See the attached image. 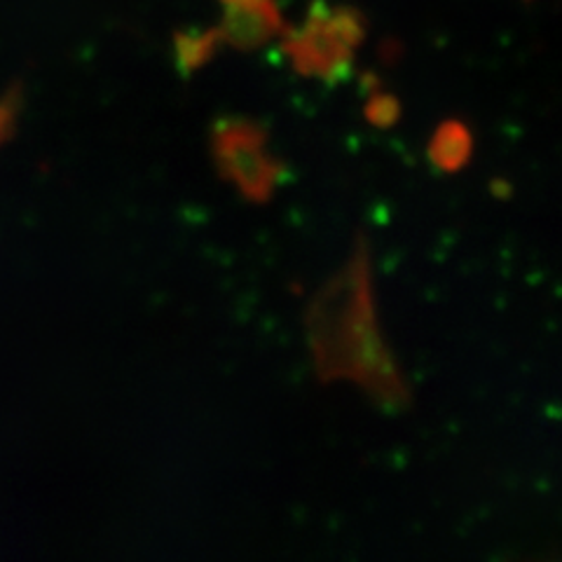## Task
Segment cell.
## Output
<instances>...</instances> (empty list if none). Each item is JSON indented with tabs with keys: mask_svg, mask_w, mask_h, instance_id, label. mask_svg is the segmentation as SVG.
Segmentation results:
<instances>
[{
	"mask_svg": "<svg viewBox=\"0 0 562 562\" xmlns=\"http://www.w3.org/2000/svg\"><path fill=\"white\" fill-rule=\"evenodd\" d=\"M221 45V35L216 29L195 31L188 29L183 33L173 35V55L176 66L183 76H192L195 70L206 66L211 57H216V49Z\"/></svg>",
	"mask_w": 562,
	"mask_h": 562,
	"instance_id": "cell-6",
	"label": "cell"
},
{
	"mask_svg": "<svg viewBox=\"0 0 562 562\" xmlns=\"http://www.w3.org/2000/svg\"><path fill=\"white\" fill-rule=\"evenodd\" d=\"M223 22L216 29L221 43L235 49H258L277 35H284V16L274 0L260 5H223Z\"/></svg>",
	"mask_w": 562,
	"mask_h": 562,
	"instance_id": "cell-4",
	"label": "cell"
},
{
	"mask_svg": "<svg viewBox=\"0 0 562 562\" xmlns=\"http://www.w3.org/2000/svg\"><path fill=\"white\" fill-rule=\"evenodd\" d=\"M305 330L322 382L357 384L382 411L411 406V386L380 328L371 246L363 237L312 297Z\"/></svg>",
	"mask_w": 562,
	"mask_h": 562,
	"instance_id": "cell-1",
	"label": "cell"
},
{
	"mask_svg": "<svg viewBox=\"0 0 562 562\" xmlns=\"http://www.w3.org/2000/svg\"><path fill=\"white\" fill-rule=\"evenodd\" d=\"M211 157L218 176L251 204H268L286 167L270 153L268 130L249 117H221L211 127Z\"/></svg>",
	"mask_w": 562,
	"mask_h": 562,
	"instance_id": "cell-3",
	"label": "cell"
},
{
	"mask_svg": "<svg viewBox=\"0 0 562 562\" xmlns=\"http://www.w3.org/2000/svg\"><path fill=\"white\" fill-rule=\"evenodd\" d=\"M284 55L297 76L340 82L349 76L357 49L366 38L363 16L347 5H312L301 29L284 31Z\"/></svg>",
	"mask_w": 562,
	"mask_h": 562,
	"instance_id": "cell-2",
	"label": "cell"
},
{
	"mask_svg": "<svg viewBox=\"0 0 562 562\" xmlns=\"http://www.w3.org/2000/svg\"><path fill=\"white\" fill-rule=\"evenodd\" d=\"M473 132L469 130L467 122L462 120H443L429 138V162L443 173H460L467 169L473 160Z\"/></svg>",
	"mask_w": 562,
	"mask_h": 562,
	"instance_id": "cell-5",
	"label": "cell"
},
{
	"mask_svg": "<svg viewBox=\"0 0 562 562\" xmlns=\"http://www.w3.org/2000/svg\"><path fill=\"white\" fill-rule=\"evenodd\" d=\"M490 190H492V195L499 198V200L512 198V183L504 181V179H495V181H492V183H490Z\"/></svg>",
	"mask_w": 562,
	"mask_h": 562,
	"instance_id": "cell-9",
	"label": "cell"
},
{
	"mask_svg": "<svg viewBox=\"0 0 562 562\" xmlns=\"http://www.w3.org/2000/svg\"><path fill=\"white\" fill-rule=\"evenodd\" d=\"M403 109L398 97L390 92H373L363 105V117L375 130H392L401 122Z\"/></svg>",
	"mask_w": 562,
	"mask_h": 562,
	"instance_id": "cell-7",
	"label": "cell"
},
{
	"mask_svg": "<svg viewBox=\"0 0 562 562\" xmlns=\"http://www.w3.org/2000/svg\"><path fill=\"white\" fill-rule=\"evenodd\" d=\"M22 87L12 85L10 90L0 97V148H3L8 140L16 132V120H20L22 113Z\"/></svg>",
	"mask_w": 562,
	"mask_h": 562,
	"instance_id": "cell-8",
	"label": "cell"
},
{
	"mask_svg": "<svg viewBox=\"0 0 562 562\" xmlns=\"http://www.w3.org/2000/svg\"><path fill=\"white\" fill-rule=\"evenodd\" d=\"M223 5H260V3H270V0H221Z\"/></svg>",
	"mask_w": 562,
	"mask_h": 562,
	"instance_id": "cell-10",
	"label": "cell"
}]
</instances>
